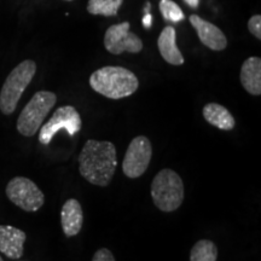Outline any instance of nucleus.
Wrapping results in <instances>:
<instances>
[{
  "mask_svg": "<svg viewBox=\"0 0 261 261\" xmlns=\"http://www.w3.org/2000/svg\"><path fill=\"white\" fill-rule=\"evenodd\" d=\"M80 174L90 184L108 187L117 167L116 148L112 142L89 139L79 155Z\"/></svg>",
  "mask_w": 261,
  "mask_h": 261,
  "instance_id": "f257e3e1",
  "label": "nucleus"
},
{
  "mask_svg": "<svg viewBox=\"0 0 261 261\" xmlns=\"http://www.w3.org/2000/svg\"><path fill=\"white\" fill-rule=\"evenodd\" d=\"M92 90L110 99H121L138 90L139 81L135 73L122 67H103L90 76Z\"/></svg>",
  "mask_w": 261,
  "mask_h": 261,
  "instance_id": "f03ea898",
  "label": "nucleus"
},
{
  "mask_svg": "<svg viewBox=\"0 0 261 261\" xmlns=\"http://www.w3.org/2000/svg\"><path fill=\"white\" fill-rule=\"evenodd\" d=\"M151 197L160 211H177L184 201V184L178 173L169 168L160 171L151 182Z\"/></svg>",
  "mask_w": 261,
  "mask_h": 261,
  "instance_id": "7ed1b4c3",
  "label": "nucleus"
},
{
  "mask_svg": "<svg viewBox=\"0 0 261 261\" xmlns=\"http://www.w3.org/2000/svg\"><path fill=\"white\" fill-rule=\"evenodd\" d=\"M37 71L34 61L27 60L19 63L6 77L0 91V110L5 115H10L16 110L18 100L21 99L24 90L31 84Z\"/></svg>",
  "mask_w": 261,
  "mask_h": 261,
  "instance_id": "20e7f679",
  "label": "nucleus"
},
{
  "mask_svg": "<svg viewBox=\"0 0 261 261\" xmlns=\"http://www.w3.org/2000/svg\"><path fill=\"white\" fill-rule=\"evenodd\" d=\"M56 102L57 96L50 91H39L35 93L18 117V132L24 137L34 136Z\"/></svg>",
  "mask_w": 261,
  "mask_h": 261,
  "instance_id": "39448f33",
  "label": "nucleus"
},
{
  "mask_svg": "<svg viewBox=\"0 0 261 261\" xmlns=\"http://www.w3.org/2000/svg\"><path fill=\"white\" fill-rule=\"evenodd\" d=\"M81 127H83V121L77 110L71 106L61 107L54 113L51 119L40 127L39 142L42 145H48L54 136L61 129H65L68 135L74 137L77 132H80Z\"/></svg>",
  "mask_w": 261,
  "mask_h": 261,
  "instance_id": "423d86ee",
  "label": "nucleus"
},
{
  "mask_svg": "<svg viewBox=\"0 0 261 261\" xmlns=\"http://www.w3.org/2000/svg\"><path fill=\"white\" fill-rule=\"evenodd\" d=\"M6 196L17 207L25 212H37L45 202V196L31 179L16 177L9 181Z\"/></svg>",
  "mask_w": 261,
  "mask_h": 261,
  "instance_id": "0eeeda50",
  "label": "nucleus"
},
{
  "mask_svg": "<svg viewBox=\"0 0 261 261\" xmlns=\"http://www.w3.org/2000/svg\"><path fill=\"white\" fill-rule=\"evenodd\" d=\"M152 156L151 143L145 136L136 137L127 148L122 162V171L126 177L136 179L142 177L148 169Z\"/></svg>",
  "mask_w": 261,
  "mask_h": 261,
  "instance_id": "6e6552de",
  "label": "nucleus"
},
{
  "mask_svg": "<svg viewBox=\"0 0 261 261\" xmlns=\"http://www.w3.org/2000/svg\"><path fill=\"white\" fill-rule=\"evenodd\" d=\"M104 46L113 55H121L126 51L138 54L143 50V42L129 31L128 22H122L108 28L104 35Z\"/></svg>",
  "mask_w": 261,
  "mask_h": 261,
  "instance_id": "1a4fd4ad",
  "label": "nucleus"
},
{
  "mask_svg": "<svg viewBox=\"0 0 261 261\" xmlns=\"http://www.w3.org/2000/svg\"><path fill=\"white\" fill-rule=\"evenodd\" d=\"M190 22L197 33L198 39L204 46L213 51H223L227 46L226 37L217 25L205 21L197 15H191Z\"/></svg>",
  "mask_w": 261,
  "mask_h": 261,
  "instance_id": "9d476101",
  "label": "nucleus"
},
{
  "mask_svg": "<svg viewBox=\"0 0 261 261\" xmlns=\"http://www.w3.org/2000/svg\"><path fill=\"white\" fill-rule=\"evenodd\" d=\"M25 233L17 227L10 225L0 226V253L10 259H19L23 255Z\"/></svg>",
  "mask_w": 261,
  "mask_h": 261,
  "instance_id": "9b49d317",
  "label": "nucleus"
},
{
  "mask_svg": "<svg viewBox=\"0 0 261 261\" xmlns=\"http://www.w3.org/2000/svg\"><path fill=\"white\" fill-rule=\"evenodd\" d=\"M61 223L67 237H74L80 232L84 224V213L79 201L70 198L65 202L61 212Z\"/></svg>",
  "mask_w": 261,
  "mask_h": 261,
  "instance_id": "f8f14e48",
  "label": "nucleus"
},
{
  "mask_svg": "<svg viewBox=\"0 0 261 261\" xmlns=\"http://www.w3.org/2000/svg\"><path fill=\"white\" fill-rule=\"evenodd\" d=\"M241 84L248 93L253 96L261 94V60L259 57H249L241 68Z\"/></svg>",
  "mask_w": 261,
  "mask_h": 261,
  "instance_id": "ddd939ff",
  "label": "nucleus"
},
{
  "mask_svg": "<svg viewBox=\"0 0 261 261\" xmlns=\"http://www.w3.org/2000/svg\"><path fill=\"white\" fill-rule=\"evenodd\" d=\"M158 46L160 54L167 63L172 65H181L184 63V57L177 46V33L173 27L163 29L159 37Z\"/></svg>",
  "mask_w": 261,
  "mask_h": 261,
  "instance_id": "4468645a",
  "label": "nucleus"
},
{
  "mask_svg": "<svg viewBox=\"0 0 261 261\" xmlns=\"http://www.w3.org/2000/svg\"><path fill=\"white\" fill-rule=\"evenodd\" d=\"M203 117L208 123L221 130H231L236 126L232 114L218 103L205 104L203 108Z\"/></svg>",
  "mask_w": 261,
  "mask_h": 261,
  "instance_id": "2eb2a0df",
  "label": "nucleus"
},
{
  "mask_svg": "<svg viewBox=\"0 0 261 261\" xmlns=\"http://www.w3.org/2000/svg\"><path fill=\"white\" fill-rule=\"evenodd\" d=\"M218 248L210 240H201L192 247L190 261H217Z\"/></svg>",
  "mask_w": 261,
  "mask_h": 261,
  "instance_id": "dca6fc26",
  "label": "nucleus"
},
{
  "mask_svg": "<svg viewBox=\"0 0 261 261\" xmlns=\"http://www.w3.org/2000/svg\"><path fill=\"white\" fill-rule=\"evenodd\" d=\"M123 0H90L87 11L91 15H102L110 17L116 16Z\"/></svg>",
  "mask_w": 261,
  "mask_h": 261,
  "instance_id": "f3484780",
  "label": "nucleus"
},
{
  "mask_svg": "<svg viewBox=\"0 0 261 261\" xmlns=\"http://www.w3.org/2000/svg\"><path fill=\"white\" fill-rule=\"evenodd\" d=\"M160 10H161V14L166 21L177 23V22H180L185 18L182 10L172 0H161L160 2Z\"/></svg>",
  "mask_w": 261,
  "mask_h": 261,
  "instance_id": "a211bd4d",
  "label": "nucleus"
},
{
  "mask_svg": "<svg viewBox=\"0 0 261 261\" xmlns=\"http://www.w3.org/2000/svg\"><path fill=\"white\" fill-rule=\"evenodd\" d=\"M248 29L256 39H261V16L255 15L248 22Z\"/></svg>",
  "mask_w": 261,
  "mask_h": 261,
  "instance_id": "6ab92c4d",
  "label": "nucleus"
},
{
  "mask_svg": "<svg viewBox=\"0 0 261 261\" xmlns=\"http://www.w3.org/2000/svg\"><path fill=\"white\" fill-rule=\"evenodd\" d=\"M92 261H115L113 253L107 248L98 249L92 257Z\"/></svg>",
  "mask_w": 261,
  "mask_h": 261,
  "instance_id": "aec40b11",
  "label": "nucleus"
},
{
  "mask_svg": "<svg viewBox=\"0 0 261 261\" xmlns=\"http://www.w3.org/2000/svg\"><path fill=\"white\" fill-rule=\"evenodd\" d=\"M152 24V16L149 14H144V16H143V25H144L145 28H150L151 27Z\"/></svg>",
  "mask_w": 261,
  "mask_h": 261,
  "instance_id": "412c9836",
  "label": "nucleus"
},
{
  "mask_svg": "<svg viewBox=\"0 0 261 261\" xmlns=\"http://www.w3.org/2000/svg\"><path fill=\"white\" fill-rule=\"evenodd\" d=\"M184 2L192 9H196L198 6V4H200V0H184Z\"/></svg>",
  "mask_w": 261,
  "mask_h": 261,
  "instance_id": "4be33fe9",
  "label": "nucleus"
},
{
  "mask_svg": "<svg viewBox=\"0 0 261 261\" xmlns=\"http://www.w3.org/2000/svg\"><path fill=\"white\" fill-rule=\"evenodd\" d=\"M150 9H151V4H150V3H146L145 9H144V14H149Z\"/></svg>",
  "mask_w": 261,
  "mask_h": 261,
  "instance_id": "5701e85b",
  "label": "nucleus"
},
{
  "mask_svg": "<svg viewBox=\"0 0 261 261\" xmlns=\"http://www.w3.org/2000/svg\"><path fill=\"white\" fill-rule=\"evenodd\" d=\"M0 261H3V257L2 256H0Z\"/></svg>",
  "mask_w": 261,
  "mask_h": 261,
  "instance_id": "b1692460",
  "label": "nucleus"
}]
</instances>
